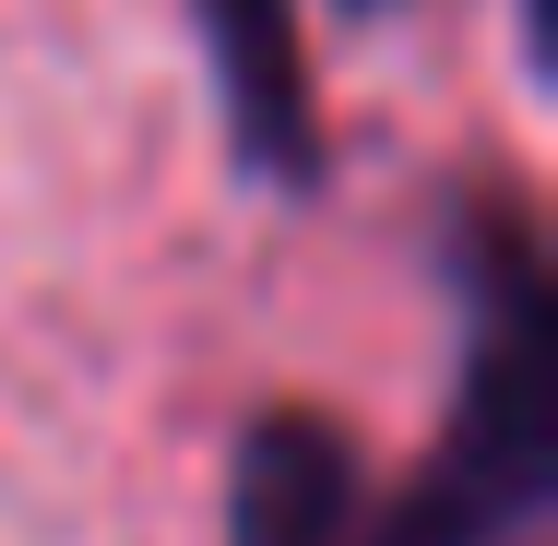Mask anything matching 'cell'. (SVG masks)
<instances>
[{
    "mask_svg": "<svg viewBox=\"0 0 558 546\" xmlns=\"http://www.w3.org/2000/svg\"><path fill=\"white\" fill-rule=\"evenodd\" d=\"M203 12V60H215L226 143L262 191H310L322 179V84L298 48V0H191Z\"/></svg>",
    "mask_w": 558,
    "mask_h": 546,
    "instance_id": "3",
    "label": "cell"
},
{
    "mask_svg": "<svg viewBox=\"0 0 558 546\" xmlns=\"http://www.w3.org/2000/svg\"><path fill=\"white\" fill-rule=\"evenodd\" d=\"M368 451L333 404H262L226 451V546H356Z\"/></svg>",
    "mask_w": 558,
    "mask_h": 546,
    "instance_id": "2",
    "label": "cell"
},
{
    "mask_svg": "<svg viewBox=\"0 0 558 546\" xmlns=\"http://www.w3.org/2000/svg\"><path fill=\"white\" fill-rule=\"evenodd\" d=\"M523 48H535V60H547V0H523Z\"/></svg>",
    "mask_w": 558,
    "mask_h": 546,
    "instance_id": "4",
    "label": "cell"
},
{
    "mask_svg": "<svg viewBox=\"0 0 558 546\" xmlns=\"http://www.w3.org/2000/svg\"><path fill=\"white\" fill-rule=\"evenodd\" d=\"M451 310L463 368L428 463L368 499L356 546H547L558 511V274L511 179L451 191Z\"/></svg>",
    "mask_w": 558,
    "mask_h": 546,
    "instance_id": "1",
    "label": "cell"
},
{
    "mask_svg": "<svg viewBox=\"0 0 558 546\" xmlns=\"http://www.w3.org/2000/svg\"><path fill=\"white\" fill-rule=\"evenodd\" d=\"M344 12H392V0H344Z\"/></svg>",
    "mask_w": 558,
    "mask_h": 546,
    "instance_id": "5",
    "label": "cell"
}]
</instances>
